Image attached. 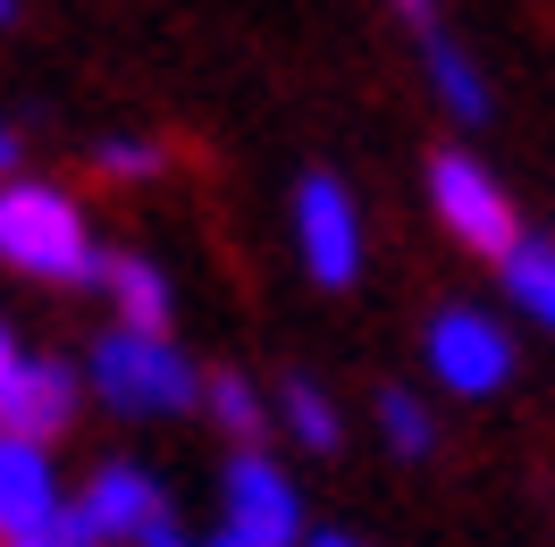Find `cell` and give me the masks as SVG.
Instances as JSON below:
<instances>
[{
  "label": "cell",
  "mask_w": 555,
  "mask_h": 547,
  "mask_svg": "<svg viewBox=\"0 0 555 547\" xmlns=\"http://www.w3.org/2000/svg\"><path fill=\"white\" fill-rule=\"evenodd\" d=\"M76 531L93 547H135L143 531H160L169 506H160V480L143 472V463H102V472L85 480V497H68Z\"/></svg>",
  "instance_id": "obj_7"
},
{
  "label": "cell",
  "mask_w": 555,
  "mask_h": 547,
  "mask_svg": "<svg viewBox=\"0 0 555 547\" xmlns=\"http://www.w3.org/2000/svg\"><path fill=\"white\" fill-rule=\"evenodd\" d=\"M421 354H429V379L454 387V396H496V387L514 379V338H505V320H496V311H472V304L438 311L429 338H421Z\"/></svg>",
  "instance_id": "obj_5"
},
{
  "label": "cell",
  "mask_w": 555,
  "mask_h": 547,
  "mask_svg": "<svg viewBox=\"0 0 555 547\" xmlns=\"http://www.w3.org/2000/svg\"><path fill=\"white\" fill-rule=\"evenodd\" d=\"M421 68H429V93L447 102V118H463V127H480V118H488V76H480V60H472L454 35L421 26Z\"/></svg>",
  "instance_id": "obj_10"
},
{
  "label": "cell",
  "mask_w": 555,
  "mask_h": 547,
  "mask_svg": "<svg viewBox=\"0 0 555 547\" xmlns=\"http://www.w3.org/2000/svg\"><path fill=\"white\" fill-rule=\"evenodd\" d=\"M505 295H514V304L555 338V244H530V237H521L514 253H505Z\"/></svg>",
  "instance_id": "obj_12"
},
{
  "label": "cell",
  "mask_w": 555,
  "mask_h": 547,
  "mask_svg": "<svg viewBox=\"0 0 555 547\" xmlns=\"http://www.w3.org/2000/svg\"><path fill=\"white\" fill-rule=\"evenodd\" d=\"M135 547H194V539H185V531H177V522H160V531H143Z\"/></svg>",
  "instance_id": "obj_19"
},
{
  "label": "cell",
  "mask_w": 555,
  "mask_h": 547,
  "mask_svg": "<svg viewBox=\"0 0 555 547\" xmlns=\"http://www.w3.org/2000/svg\"><path fill=\"white\" fill-rule=\"evenodd\" d=\"M68 513L60 497V472H51V446H26V438H0V539H35Z\"/></svg>",
  "instance_id": "obj_8"
},
{
  "label": "cell",
  "mask_w": 555,
  "mask_h": 547,
  "mask_svg": "<svg viewBox=\"0 0 555 547\" xmlns=\"http://www.w3.org/2000/svg\"><path fill=\"white\" fill-rule=\"evenodd\" d=\"M93 161H102V177H152V169H160V143H143V136H109Z\"/></svg>",
  "instance_id": "obj_16"
},
{
  "label": "cell",
  "mask_w": 555,
  "mask_h": 547,
  "mask_svg": "<svg viewBox=\"0 0 555 547\" xmlns=\"http://www.w3.org/2000/svg\"><path fill=\"white\" fill-rule=\"evenodd\" d=\"M93 396L118 412H194L203 405V371L177 354L169 338H135V329H109L93 345Z\"/></svg>",
  "instance_id": "obj_2"
},
{
  "label": "cell",
  "mask_w": 555,
  "mask_h": 547,
  "mask_svg": "<svg viewBox=\"0 0 555 547\" xmlns=\"http://www.w3.org/2000/svg\"><path fill=\"white\" fill-rule=\"evenodd\" d=\"M219 539H236V547H304L312 539L295 480L278 472L261 446L228 455V472H219Z\"/></svg>",
  "instance_id": "obj_3"
},
{
  "label": "cell",
  "mask_w": 555,
  "mask_h": 547,
  "mask_svg": "<svg viewBox=\"0 0 555 547\" xmlns=\"http://www.w3.org/2000/svg\"><path fill=\"white\" fill-rule=\"evenodd\" d=\"M379 430H387L396 455H429V438H438V430H429V405H421L413 387H379Z\"/></svg>",
  "instance_id": "obj_15"
},
{
  "label": "cell",
  "mask_w": 555,
  "mask_h": 547,
  "mask_svg": "<svg viewBox=\"0 0 555 547\" xmlns=\"http://www.w3.org/2000/svg\"><path fill=\"white\" fill-rule=\"evenodd\" d=\"M304 547H362V539H346V531H312Z\"/></svg>",
  "instance_id": "obj_20"
},
{
  "label": "cell",
  "mask_w": 555,
  "mask_h": 547,
  "mask_svg": "<svg viewBox=\"0 0 555 547\" xmlns=\"http://www.w3.org/2000/svg\"><path fill=\"white\" fill-rule=\"evenodd\" d=\"M295 262L312 287H353L362 278V211L328 169L295 177Z\"/></svg>",
  "instance_id": "obj_4"
},
{
  "label": "cell",
  "mask_w": 555,
  "mask_h": 547,
  "mask_svg": "<svg viewBox=\"0 0 555 547\" xmlns=\"http://www.w3.org/2000/svg\"><path fill=\"white\" fill-rule=\"evenodd\" d=\"M429 211H438V219H447L472 253H488V262H505V253L521 244L505 186H496L472 152H429Z\"/></svg>",
  "instance_id": "obj_6"
},
{
  "label": "cell",
  "mask_w": 555,
  "mask_h": 547,
  "mask_svg": "<svg viewBox=\"0 0 555 547\" xmlns=\"http://www.w3.org/2000/svg\"><path fill=\"white\" fill-rule=\"evenodd\" d=\"M17 547H93V539H85V531H76V513H60V522H51V531H35V539H17Z\"/></svg>",
  "instance_id": "obj_17"
},
{
  "label": "cell",
  "mask_w": 555,
  "mask_h": 547,
  "mask_svg": "<svg viewBox=\"0 0 555 547\" xmlns=\"http://www.w3.org/2000/svg\"><path fill=\"white\" fill-rule=\"evenodd\" d=\"M278 421L312 446V455L337 446V405H328V387H320V379H286V387H278Z\"/></svg>",
  "instance_id": "obj_14"
},
{
  "label": "cell",
  "mask_w": 555,
  "mask_h": 547,
  "mask_svg": "<svg viewBox=\"0 0 555 547\" xmlns=\"http://www.w3.org/2000/svg\"><path fill=\"white\" fill-rule=\"evenodd\" d=\"M0 262L17 278H42V287H93L109 253L93 244L76 194L42 186V177H9L0 186Z\"/></svg>",
  "instance_id": "obj_1"
},
{
  "label": "cell",
  "mask_w": 555,
  "mask_h": 547,
  "mask_svg": "<svg viewBox=\"0 0 555 547\" xmlns=\"http://www.w3.org/2000/svg\"><path fill=\"white\" fill-rule=\"evenodd\" d=\"M210 547H236V539H210Z\"/></svg>",
  "instance_id": "obj_22"
},
{
  "label": "cell",
  "mask_w": 555,
  "mask_h": 547,
  "mask_svg": "<svg viewBox=\"0 0 555 547\" xmlns=\"http://www.w3.org/2000/svg\"><path fill=\"white\" fill-rule=\"evenodd\" d=\"M9 161H17V136H9V127H0V169H9Z\"/></svg>",
  "instance_id": "obj_21"
},
{
  "label": "cell",
  "mask_w": 555,
  "mask_h": 547,
  "mask_svg": "<svg viewBox=\"0 0 555 547\" xmlns=\"http://www.w3.org/2000/svg\"><path fill=\"white\" fill-rule=\"evenodd\" d=\"M17 362H26V354H17V338L0 329V396H9V379H17Z\"/></svg>",
  "instance_id": "obj_18"
},
{
  "label": "cell",
  "mask_w": 555,
  "mask_h": 547,
  "mask_svg": "<svg viewBox=\"0 0 555 547\" xmlns=\"http://www.w3.org/2000/svg\"><path fill=\"white\" fill-rule=\"evenodd\" d=\"M76 412V371L68 362H17V379H9V396H0V438H26V446H51L60 430H68Z\"/></svg>",
  "instance_id": "obj_9"
},
{
  "label": "cell",
  "mask_w": 555,
  "mask_h": 547,
  "mask_svg": "<svg viewBox=\"0 0 555 547\" xmlns=\"http://www.w3.org/2000/svg\"><path fill=\"white\" fill-rule=\"evenodd\" d=\"M102 287L118 295V329H135V338H169V278L152 270L143 253H109Z\"/></svg>",
  "instance_id": "obj_11"
},
{
  "label": "cell",
  "mask_w": 555,
  "mask_h": 547,
  "mask_svg": "<svg viewBox=\"0 0 555 547\" xmlns=\"http://www.w3.org/2000/svg\"><path fill=\"white\" fill-rule=\"evenodd\" d=\"M203 405H210V421H219L236 446H253L261 430H270V405H261V387H253L244 371H210L203 379Z\"/></svg>",
  "instance_id": "obj_13"
}]
</instances>
